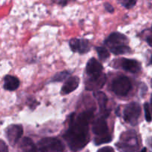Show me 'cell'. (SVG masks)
<instances>
[{"label": "cell", "instance_id": "obj_1", "mask_svg": "<svg viewBox=\"0 0 152 152\" xmlns=\"http://www.w3.org/2000/svg\"><path fill=\"white\" fill-rule=\"evenodd\" d=\"M93 117L94 109L88 110L78 115L73 114L71 116L69 128L63 137L71 151H80L89 142L88 125Z\"/></svg>", "mask_w": 152, "mask_h": 152}, {"label": "cell", "instance_id": "obj_2", "mask_svg": "<svg viewBox=\"0 0 152 152\" xmlns=\"http://www.w3.org/2000/svg\"><path fill=\"white\" fill-rule=\"evenodd\" d=\"M117 146L123 152H134L139 148L137 135L134 131H128L122 134Z\"/></svg>", "mask_w": 152, "mask_h": 152}, {"label": "cell", "instance_id": "obj_3", "mask_svg": "<svg viewBox=\"0 0 152 152\" xmlns=\"http://www.w3.org/2000/svg\"><path fill=\"white\" fill-rule=\"evenodd\" d=\"M37 145L39 152H65L64 144L56 138L42 139Z\"/></svg>", "mask_w": 152, "mask_h": 152}, {"label": "cell", "instance_id": "obj_4", "mask_svg": "<svg viewBox=\"0 0 152 152\" xmlns=\"http://www.w3.org/2000/svg\"><path fill=\"white\" fill-rule=\"evenodd\" d=\"M141 114V107L137 102H131L128 104L123 111L124 120L132 126L137 124L138 119Z\"/></svg>", "mask_w": 152, "mask_h": 152}, {"label": "cell", "instance_id": "obj_5", "mask_svg": "<svg viewBox=\"0 0 152 152\" xmlns=\"http://www.w3.org/2000/svg\"><path fill=\"white\" fill-rule=\"evenodd\" d=\"M112 91L118 96H126L132 88L130 80L126 76L117 77L112 82Z\"/></svg>", "mask_w": 152, "mask_h": 152}, {"label": "cell", "instance_id": "obj_6", "mask_svg": "<svg viewBox=\"0 0 152 152\" xmlns=\"http://www.w3.org/2000/svg\"><path fill=\"white\" fill-rule=\"evenodd\" d=\"M5 134L9 143L15 145L22 136L23 129L21 125H11L7 128Z\"/></svg>", "mask_w": 152, "mask_h": 152}, {"label": "cell", "instance_id": "obj_7", "mask_svg": "<svg viewBox=\"0 0 152 152\" xmlns=\"http://www.w3.org/2000/svg\"><path fill=\"white\" fill-rule=\"evenodd\" d=\"M128 42H129V39L124 34L118 32L111 34L105 41V44L110 49L120 47V46L128 45Z\"/></svg>", "mask_w": 152, "mask_h": 152}, {"label": "cell", "instance_id": "obj_8", "mask_svg": "<svg viewBox=\"0 0 152 152\" xmlns=\"http://www.w3.org/2000/svg\"><path fill=\"white\" fill-rule=\"evenodd\" d=\"M69 45L74 52L79 53H86L91 50V44L88 39L74 38L70 40Z\"/></svg>", "mask_w": 152, "mask_h": 152}, {"label": "cell", "instance_id": "obj_9", "mask_svg": "<svg viewBox=\"0 0 152 152\" xmlns=\"http://www.w3.org/2000/svg\"><path fill=\"white\" fill-rule=\"evenodd\" d=\"M102 70H103V67L99 61L96 60L94 58L89 59L86 65V72L90 78L98 77L101 76L103 74Z\"/></svg>", "mask_w": 152, "mask_h": 152}, {"label": "cell", "instance_id": "obj_10", "mask_svg": "<svg viewBox=\"0 0 152 152\" xmlns=\"http://www.w3.org/2000/svg\"><path fill=\"white\" fill-rule=\"evenodd\" d=\"M118 64L120 63V66L123 68V70L129 72L133 73V74H137L141 71V65L138 61L135 59H121V60H117Z\"/></svg>", "mask_w": 152, "mask_h": 152}, {"label": "cell", "instance_id": "obj_11", "mask_svg": "<svg viewBox=\"0 0 152 152\" xmlns=\"http://www.w3.org/2000/svg\"><path fill=\"white\" fill-rule=\"evenodd\" d=\"M92 131L97 137L105 136V135L109 134L108 125L103 117H100L95 120L93 126H92Z\"/></svg>", "mask_w": 152, "mask_h": 152}, {"label": "cell", "instance_id": "obj_12", "mask_svg": "<svg viewBox=\"0 0 152 152\" xmlns=\"http://www.w3.org/2000/svg\"><path fill=\"white\" fill-rule=\"evenodd\" d=\"M105 82H106V76L105 74H102L98 77L89 78L86 83V88L87 90H99L103 87Z\"/></svg>", "mask_w": 152, "mask_h": 152}, {"label": "cell", "instance_id": "obj_13", "mask_svg": "<svg viewBox=\"0 0 152 152\" xmlns=\"http://www.w3.org/2000/svg\"><path fill=\"white\" fill-rule=\"evenodd\" d=\"M80 85V78L78 77H71L67 80L61 90L62 95H67L71 93L78 88Z\"/></svg>", "mask_w": 152, "mask_h": 152}, {"label": "cell", "instance_id": "obj_14", "mask_svg": "<svg viewBox=\"0 0 152 152\" xmlns=\"http://www.w3.org/2000/svg\"><path fill=\"white\" fill-rule=\"evenodd\" d=\"M19 152H37V148L31 139L24 137L19 145Z\"/></svg>", "mask_w": 152, "mask_h": 152}, {"label": "cell", "instance_id": "obj_15", "mask_svg": "<svg viewBox=\"0 0 152 152\" xmlns=\"http://www.w3.org/2000/svg\"><path fill=\"white\" fill-rule=\"evenodd\" d=\"M19 80L13 76L7 75L4 79V88L7 91H15L19 88Z\"/></svg>", "mask_w": 152, "mask_h": 152}, {"label": "cell", "instance_id": "obj_16", "mask_svg": "<svg viewBox=\"0 0 152 152\" xmlns=\"http://www.w3.org/2000/svg\"><path fill=\"white\" fill-rule=\"evenodd\" d=\"M94 95L95 99L97 101L98 105H99V108H100V111L102 112H104L105 116H107L106 105L107 102H108V97L106 96V95L105 94V93L102 91L94 92Z\"/></svg>", "mask_w": 152, "mask_h": 152}, {"label": "cell", "instance_id": "obj_17", "mask_svg": "<svg viewBox=\"0 0 152 152\" xmlns=\"http://www.w3.org/2000/svg\"><path fill=\"white\" fill-rule=\"evenodd\" d=\"M110 50H111V53H114L115 55L127 54V53H129L132 51L131 48L128 45H123L120 46V47L114 48L110 49Z\"/></svg>", "mask_w": 152, "mask_h": 152}, {"label": "cell", "instance_id": "obj_18", "mask_svg": "<svg viewBox=\"0 0 152 152\" xmlns=\"http://www.w3.org/2000/svg\"><path fill=\"white\" fill-rule=\"evenodd\" d=\"M96 51H97V54L99 59L101 61H102V62H105L106 59H108L109 58L110 53L105 48L97 47L96 48Z\"/></svg>", "mask_w": 152, "mask_h": 152}, {"label": "cell", "instance_id": "obj_19", "mask_svg": "<svg viewBox=\"0 0 152 152\" xmlns=\"http://www.w3.org/2000/svg\"><path fill=\"white\" fill-rule=\"evenodd\" d=\"M111 140H112V137L109 134L105 135V136L96 137L94 139V142L96 145H99L101 144L108 143V142H111Z\"/></svg>", "mask_w": 152, "mask_h": 152}, {"label": "cell", "instance_id": "obj_20", "mask_svg": "<svg viewBox=\"0 0 152 152\" xmlns=\"http://www.w3.org/2000/svg\"><path fill=\"white\" fill-rule=\"evenodd\" d=\"M69 73L68 71H62V72L58 73L52 79V82H62L65 80L66 77L69 76Z\"/></svg>", "mask_w": 152, "mask_h": 152}, {"label": "cell", "instance_id": "obj_21", "mask_svg": "<svg viewBox=\"0 0 152 152\" xmlns=\"http://www.w3.org/2000/svg\"><path fill=\"white\" fill-rule=\"evenodd\" d=\"M144 111H145V120L147 122H151L152 118H151V111H150V107L148 103H145L144 104Z\"/></svg>", "mask_w": 152, "mask_h": 152}, {"label": "cell", "instance_id": "obj_22", "mask_svg": "<svg viewBox=\"0 0 152 152\" xmlns=\"http://www.w3.org/2000/svg\"><path fill=\"white\" fill-rule=\"evenodd\" d=\"M121 4H123L125 7H126V8L130 9L132 8V7L135 5L136 1H132V0H131V1H127V0H126V1H121Z\"/></svg>", "mask_w": 152, "mask_h": 152}, {"label": "cell", "instance_id": "obj_23", "mask_svg": "<svg viewBox=\"0 0 152 152\" xmlns=\"http://www.w3.org/2000/svg\"><path fill=\"white\" fill-rule=\"evenodd\" d=\"M0 150H1V152H8L7 146L3 140H1V142H0Z\"/></svg>", "mask_w": 152, "mask_h": 152}, {"label": "cell", "instance_id": "obj_24", "mask_svg": "<svg viewBox=\"0 0 152 152\" xmlns=\"http://www.w3.org/2000/svg\"><path fill=\"white\" fill-rule=\"evenodd\" d=\"M97 152H114V150L111 147L107 146L100 148Z\"/></svg>", "mask_w": 152, "mask_h": 152}, {"label": "cell", "instance_id": "obj_25", "mask_svg": "<svg viewBox=\"0 0 152 152\" xmlns=\"http://www.w3.org/2000/svg\"><path fill=\"white\" fill-rule=\"evenodd\" d=\"M104 5H105V8L106 9L108 12H110V13H113V12H114V9L111 4H109V3H105Z\"/></svg>", "mask_w": 152, "mask_h": 152}, {"label": "cell", "instance_id": "obj_26", "mask_svg": "<svg viewBox=\"0 0 152 152\" xmlns=\"http://www.w3.org/2000/svg\"><path fill=\"white\" fill-rule=\"evenodd\" d=\"M147 42H148V44L151 47H152V36L148 37V38H147Z\"/></svg>", "mask_w": 152, "mask_h": 152}, {"label": "cell", "instance_id": "obj_27", "mask_svg": "<svg viewBox=\"0 0 152 152\" xmlns=\"http://www.w3.org/2000/svg\"><path fill=\"white\" fill-rule=\"evenodd\" d=\"M146 151H147L146 148H142V149L141 150V151H140V152H146Z\"/></svg>", "mask_w": 152, "mask_h": 152}, {"label": "cell", "instance_id": "obj_28", "mask_svg": "<svg viewBox=\"0 0 152 152\" xmlns=\"http://www.w3.org/2000/svg\"><path fill=\"white\" fill-rule=\"evenodd\" d=\"M151 111H152V96H151Z\"/></svg>", "mask_w": 152, "mask_h": 152}, {"label": "cell", "instance_id": "obj_29", "mask_svg": "<svg viewBox=\"0 0 152 152\" xmlns=\"http://www.w3.org/2000/svg\"><path fill=\"white\" fill-rule=\"evenodd\" d=\"M151 63L152 64V56H151Z\"/></svg>", "mask_w": 152, "mask_h": 152}, {"label": "cell", "instance_id": "obj_30", "mask_svg": "<svg viewBox=\"0 0 152 152\" xmlns=\"http://www.w3.org/2000/svg\"><path fill=\"white\" fill-rule=\"evenodd\" d=\"M151 30H152V28H151Z\"/></svg>", "mask_w": 152, "mask_h": 152}]
</instances>
